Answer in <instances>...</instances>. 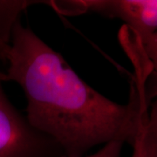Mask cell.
<instances>
[{"mask_svg": "<svg viewBox=\"0 0 157 157\" xmlns=\"http://www.w3.org/2000/svg\"><path fill=\"white\" fill-rule=\"evenodd\" d=\"M2 73L26 98L25 118L32 128L53 140L65 157H85L112 141L133 143L146 77L136 74L128 104L109 100L87 85L33 31L18 20L11 34Z\"/></svg>", "mask_w": 157, "mask_h": 157, "instance_id": "1", "label": "cell"}, {"mask_svg": "<svg viewBox=\"0 0 157 157\" xmlns=\"http://www.w3.org/2000/svg\"><path fill=\"white\" fill-rule=\"evenodd\" d=\"M0 72V157H65L61 148L31 127L2 88Z\"/></svg>", "mask_w": 157, "mask_h": 157, "instance_id": "2", "label": "cell"}, {"mask_svg": "<svg viewBox=\"0 0 157 157\" xmlns=\"http://www.w3.org/2000/svg\"><path fill=\"white\" fill-rule=\"evenodd\" d=\"M59 10L82 13L92 11L122 20L142 43L157 32V0H83L58 2Z\"/></svg>", "mask_w": 157, "mask_h": 157, "instance_id": "3", "label": "cell"}, {"mask_svg": "<svg viewBox=\"0 0 157 157\" xmlns=\"http://www.w3.org/2000/svg\"><path fill=\"white\" fill-rule=\"evenodd\" d=\"M131 157H157V137L148 125V102L143 101L139 114L137 131L131 144Z\"/></svg>", "mask_w": 157, "mask_h": 157, "instance_id": "4", "label": "cell"}, {"mask_svg": "<svg viewBox=\"0 0 157 157\" xmlns=\"http://www.w3.org/2000/svg\"><path fill=\"white\" fill-rule=\"evenodd\" d=\"M31 1H0V42L10 45L11 34L19 14L30 5Z\"/></svg>", "mask_w": 157, "mask_h": 157, "instance_id": "5", "label": "cell"}, {"mask_svg": "<svg viewBox=\"0 0 157 157\" xmlns=\"http://www.w3.org/2000/svg\"><path fill=\"white\" fill-rule=\"evenodd\" d=\"M138 44L147 60L149 63L151 70L155 71L157 80V32L146 39L144 42H138ZM155 98V101L152 103L151 109L150 111L148 110V125L152 132L157 137V85Z\"/></svg>", "mask_w": 157, "mask_h": 157, "instance_id": "6", "label": "cell"}, {"mask_svg": "<svg viewBox=\"0 0 157 157\" xmlns=\"http://www.w3.org/2000/svg\"><path fill=\"white\" fill-rule=\"evenodd\" d=\"M123 145L124 143L121 141H112L105 144L94 154L85 157H121Z\"/></svg>", "mask_w": 157, "mask_h": 157, "instance_id": "7", "label": "cell"}, {"mask_svg": "<svg viewBox=\"0 0 157 157\" xmlns=\"http://www.w3.org/2000/svg\"><path fill=\"white\" fill-rule=\"evenodd\" d=\"M9 48V45H4L0 42V59H5V56L6 54V52Z\"/></svg>", "mask_w": 157, "mask_h": 157, "instance_id": "8", "label": "cell"}]
</instances>
